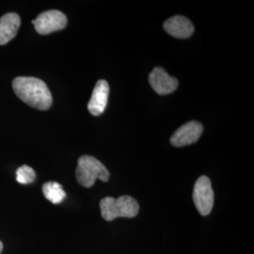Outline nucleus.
<instances>
[{
  "mask_svg": "<svg viewBox=\"0 0 254 254\" xmlns=\"http://www.w3.org/2000/svg\"><path fill=\"white\" fill-rule=\"evenodd\" d=\"M2 250H3V244H2V242L0 241V254L2 253Z\"/></svg>",
  "mask_w": 254,
  "mask_h": 254,
  "instance_id": "13",
  "label": "nucleus"
},
{
  "mask_svg": "<svg viewBox=\"0 0 254 254\" xmlns=\"http://www.w3.org/2000/svg\"><path fill=\"white\" fill-rule=\"evenodd\" d=\"M12 89L19 99L31 108L45 111L52 106V94L46 83L39 78L18 76L12 81Z\"/></svg>",
  "mask_w": 254,
  "mask_h": 254,
  "instance_id": "1",
  "label": "nucleus"
},
{
  "mask_svg": "<svg viewBox=\"0 0 254 254\" xmlns=\"http://www.w3.org/2000/svg\"><path fill=\"white\" fill-rule=\"evenodd\" d=\"M109 176L108 169L95 157L91 155H82L79 157L75 177L82 187L91 188L97 179L108 182Z\"/></svg>",
  "mask_w": 254,
  "mask_h": 254,
  "instance_id": "3",
  "label": "nucleus"
},
{
  "mask_svg": "<svg viewBox=\"0 0 254 254\" xmlns=\"http://www.w3.org/2000/svg\"><path fill=\"white\" fill-rule=\"evenodd\" d=\"M164 28L171 36L177 39H187L194 32V26L192 22L180 15L168 19L164 23Z\"/></svg>",
  "mask_w": 254,
  "mask_h": 254,
  "instance_id": "9",
  "label": "nucleus"
},
{
  "mask_svg": "<svg viewBox=\"0 0 254 254\" xmlns=\"http://www.w3.org/2000/svg\"><path fill=\"white\" fill-rule=\"evenodd\" d=\"M36 173L34 170L27 165H23L16 171V181L22 185H28L35 181Z\"/></svg>",
  "mask_w": 254,
  "mask_h": 254,
  "instance_id": "12",
  "label": "nucleus"
},
{
  "mask_svg": "<svg viewBox=\"0 0 254 254\" xmlns=\"http://www.w3.org/2000/svg\"><path fill=\"white\" fill-rule=\"evenodd\" d=\"M193 201L201 216L205 217L211 213L214 205V191L207 176L202 175L194 185Z\"/></svg>",
  "mask_w": 254,
  "mask_h": 254,
  "instance_id": "4",
  "label": "nucleus"
},
{
  "mask_svg": "<svg viewBox=\"0 0 254 254\" xmlns=\"http://www.w3.org/2000/svg\"><path fill=\"white\" fill-rule=\"evenodd\" d=\"M101 214L107 221L118 218H135L139 212V205L130 196H121L118 199L106 197L100 201Z\"/></svg>",
  "mask_w": 254,
  "mask_h": 254,
  "instance_id": "2",
  "label": "nucleus"
},
{
  "mask_svg": "<svg viewBox=\"0 0 254 254\" xmlns=\"http://www.w3.org/2000/svg\"><path fill=\"white\" fill-rule=\"evenodd\" d=\"M21 19L17 13L9 12L0 18V45L4 46L11 41L18 31Z\"/></svg>",
  "mask_w": 254,
  "mask_h": 254,
  "instance_id": "10",
  "label": "nucleus"
},
{
  "mask_svg": "<svg viewBox=\"0 0 254 254\" xmlns=\"http://www.w3.org/2000/svg\"><path fill=\"white\" fill-rule=\"evenodd\" d=\"M43 192L47 200L54 204H59L66 198V193L62 185L57 182H47L43 186Z\"/></svg>",
  "mask_w": 254,
  "mask_h": 254,
  "instance_id": "11",
  "label": "nucleus"
},
{
  "mask_svg": "<svg viewBox=\"0 0 254 254\" xmlns=\"http://www.w3.org/2000/svg\"><path fill=\"white\" fill-rule=\"evenodd\" d=\"M32 24L39 34L47 35L65 28L67 25V17L62 11L51 9L38 15V17L32 21Z\"/></svg>",
  "mask_w": 254,
  "mask_h": 254,
  "instance_id": "5",
  "label": "nucleus"
},
{
  "mask_svg": "<svg viewBox=\"0 0 254 254\" xmlns=\"http://www.w3.org/2000/svg\"><path fill=\"white\" fill-rule=\"evenodd\" d=\"M109 94V85L106 80H98L91 94V99L88 104V110L91 115L99 116L108 105Z\"/></svg>",
  "mask_w": 254,
  "mask_h": 254,
  "instance_id": "8",
  "label": "nucleus"
},
{
  "mask_svg": "<svg viewBox=\"0 0 254 254\" xmlns=\"http://www.w3.org/2000/svg\"><path fill=\"white\" fill-rule=\"evenodd\" d=\"M202 131L203 127L200 123L191 121L183 125L174 132L171 137V143L174 147L190 145L198 141L202 134Z\"/></svg>",
  "mask_w": 254,
  "mask_h": 254,
  "instance_id": "6",
  "label": "nucleus"
},
{
  "mask_svg": "<svg viewBox=\"0 0 254 254\" xmlns=\"http://www.w3.org/2000/svg\"><path fill=\"white\" fill-rule=\"evenodd\" d=\"M149 82L153 90L159 95H167L176 91L179 84L175 77L171 76L161 67H155L151 72Z\"/></svg>",
  "mask_w": 254,
  "mask_h": 254,
  "instance_id": "7",
  "label": "nucleus"
}]
</instances>
